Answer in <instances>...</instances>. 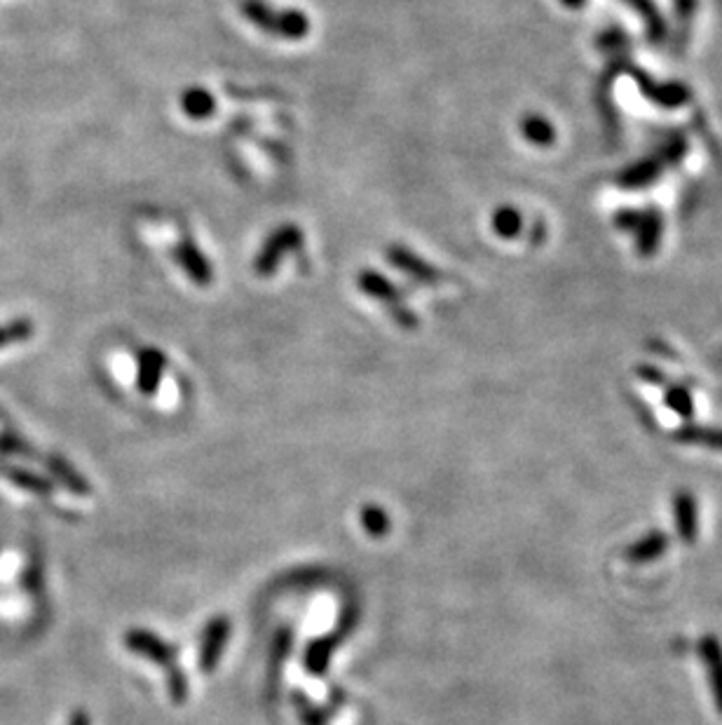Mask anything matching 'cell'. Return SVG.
<instances>
[{
    "label": "cell",
    "instance_id": "6da1fadb",
    "mask_svg": "<svg viewBox=\"0 0 722 725\" xmlns=\"http://www.w3.org/2000/svg\"><path fill=\"white\" fill-rule=\"evenodd\" d=\"M240 10L249 24H254L263 33H270L272 38L303 40L312 29L310 17L296 8L277 10L265 0H242Z\"/></svg>",
    "mask_w": 722,
    "mask_h": 725
},
{
    "label": "cell",
    "instance_id": "7a4b0ae2",
    "mask_svg": "<svg viewBox=\"0 0 722 725\" xmlns=\"http://www.w3.org/2000/svg\"><path fill=\"white\" fill-rule=\"evenodd\" d=\"M357 287L364 291L366 296L373 298V301L383 303V306L387 308V313H390V317L399 324V327H404V329L418 327V317H415L413 310L404 303V294H401V289L397 287V284H392L390 280H387L383 273H378V270H361V273L357 275Z\"/></svg>",
    "mask_w": 722,
    "mask_h": 725
},
{
    "label": "cell",
    "instance_id": "3957f363",
    "mask_svg": "<svg viewBox=\"0 0 722 725\" xmlns=\"http://www.w3.org/2000/svg\"><path fill=\"white\" fill-rule=\"evenodd\" d=\"M303 242H305V235H303V230L296 226V223H282V226H277L268 237H265L261 249H258V254L254 259L256 275H261V277L275 275L277 268L282 266L286 256L298 252V249H303Z\"/></svg>",
    "mask_w": 722,
    "mask_h": 725
},
{
    "label": "cell",
    "instance_id": "277c9868",
    "mask_svg": "<svg viewBox=\"0 0 722 725\" xmlns=\"http://www.w3.org/2000/svg\"><path fill=\"white\" fill-rule=\"evenodd\" d=\"M174 263L179 266L183 273L188 275L190 282H195L197 287H209L211 280H214V268L200 247L195 245L193 237H181L172 249Z\"/></svg>",
    "mask_w": 722,
    "mask_h": 725
},
{
    "label": "cell",
    "instance_id": "5b68a950",
    "mask_svg": "<svg viewBox=\"0 0 722 725\" xmlns=\"http://www.w3.org/2000/svg\"><path fill=\"white\" fill-rule=\"evenodd\" d=\"M167 357L160 348L146 345L136 352V388L141 395L153 397L162 383V374H165Z\"/></svg>",
    "mask_w": 722,
    "mask_h": 725
},
{
    "label": "cell",
    "instance_id": "8992f818",
    "mask_svg": "<svg viewBox=\"0 0 722 725\" xmlns=\"http://www.w3.org/2000/svg\"><path fill=\"white\" fill-rule=\"evenodd\" d=\"M387 261H390L397 270H401L406 277H411L413 282L429 284V287H432V284H439L441 280H444V275H441L439 268L429 266L422 256L411 252V249L404 245H392L390 249H387Z\"/></svg>",
    "mask_w": 722,
    "mask_h": 725
},
{
    "label": "cell",
    "instance_id": "52a82bcc",
    "mask_svg": "<svg viewBox=\"0 0 722 725\" xmlns=\"http://www.w3.org/2000/svg\"><path fill=\"white\" fill-rule=\"evenodd\" d=\"M228 636H230V620L226 618V615H219V618H214L207 625V629H204V636H202V646H200V667L202 672H214L216 664H219L221 660V653L223 648H226L228 643Z\"/></svg>",
    "mask_w": 722,
    "mask_h": 725
},
{
    "label": "cell",
    "instance_id": "ba28073f",
    "mask_svg": "<svg viewBox=\"0 0 722 725\" xmlns=\"http://www.w3.org/2000/svg\"><path fill=\"white\" fill-rule=\"evenodd\" d=\"M125 646L132 650V653H139L155 664H162V667H169L176 660V650L155 636L146 629H132V632L125 634Z\"/></svg>",
    "mask_w": 722,
    "mask_h": 725
},
{
    "label": "cell",
    "instance_id": "9c48e42d",
    "mask_svg": "<svg viewBox=\"0 0 722 725\" xmlns=\"http://www.w3.org/2000/svg\"><path fill=\"white\" fill-rule=\"evenodd\" d=\"M633 78L638 80L640 92H643L647 99L655 101V104L664 108H680L692 99L690 90L680 83H655V80L647 78L643 71H633Z\"/></svg>",
    "mask_w": 722,
    "mask_h": 725
},
{
    "label": "cell",
    "instance_id": "30bf717a",
    "mask_svg": "<svg viewBox=\"0 0 722 725\" xmlns=\"http://www.w3.org/2000/svg\"><path fill=\"white\" fill-rule=\"evenodd\" d=\"M701 662L706 667L708 686H711L713 702L722 714V643L713 634H706L699 643Z\"/></svg>",
    "mask_w": 722,
    "mask_h": 725
},
{
    "label": "cell",
    "instance_id": "8fae6325",
    "mask_svg": "<svg viewBox=\"0 0 722 725\" xmlns=\"http://www.w3.org/2000/svg\"><path fill=\"white\" fill-rule=\"evenodd\" d=\"M673 517H676V528L678 535L683 542L692 545L699 535V512H697V500L692 498V493L680 491L673 498Z\"/></svg>",
    "mask_w": 722,
    "mask_h": 725
},
{
    "label": "cell",
    "instance_id": "7c38bea8",
    "mask_svg": "<svg viewBox=\"0 0 722 725\" xmlns=\"http://www.w3.org/2000/svg\"><path fill=\"white\" fill-rule=\"evenodd\" d=\"M662 216L655 212H640L633 235H636V249L643 256H652L659 249V240H662Z\"/></svg>",
    "mask_w": 722,
    "mask_h": 725
},
{
    "label": "cell",
    "instance_id": "4fadbf2b",
    "mask_svg": "<svg viewBox=\"0 0 722 725\" xmlns=\"http://www.w3.org/2000/svg\"><path fill=\"white\" fill-rule=\"evenodd\" d=\"M666 550H669V535L664 531H652L645 538L633 542L629 550H626V559L631 564H650V561L662 557Z\"/></svg>",
    "mask_w": 722,
    "mask_h": 725
},
{
    "label": "cell",
    "instance_id": "5bb4252c",
    "mask_svg": "<svg viewBox=\"0 0 722 725\" xmlns=\"http://www.w3.org/2000/svg\"><path fill=\"white\" fill-rule=\"evenodd\" d=\"M181 104V111L186 118L190 120H207L214 115L216 111V99L214 94H211L209 90H204V87H186L181 94L179 99Z\"/></svg>",
    "mask_w": 722,
    "mask_h": 725
},
{
    "label": "cell",
    "instance_id": "9a60e30c",
    "mask_svg": "<svg viewBox=\"0 0 722 725\" xmlns=\"http://www.w3.org/2000/svg\"><path fill=\"white\" fill-rule=\"evenodd\" d=\"M345 632L347 629L340 627L333 634L326 636V639H319L308 648V655H305V667H308L312 674L315 676L326 674V669H329V662H331V655H333V648L343 641Z\"/></svg>",
    "mask_w": 722,
    "mask_h": 725
},
{
    "label": "cell",
    "instance_id": "2e32d148",
    "mask_svg": "<svg viewBox=\"0 0 722 725\" xmlns=\"http://www.w3.org/2000/svg\"><path fill=\"white\" fill-rule=\"evenodd\" d=\"M662 167H664V160H659V158H647L643 162H636V165L629 167L622 176H619V184H622V188H629V191L647 188L659 179Z\"/></svg>",
    "mask_w": 722,
    "mask_h": 725
},
{
    "label": "cell",
    "instance_id": "e0dca14e",
    "mask_svg": "<svg viewBox=\"0 0 722 725\" xmlns=\"http://www.w3.org/2000/svg\"><path fill=\"white\" fill-rule=\"evenodd\" d=\"M521 134L523 139L530 141L533 146H551L556 141V130L542 115H526L521 120Z\"/></svg>",
    "mask_w": 722,
    "mask_h": 725
},
{
    "label": "cell",
    "instance_id": "ac0fdd59",
    "mask_svg": "<svg viewBox=\"0 0 722 725\" xmlns=\"http://www.w3.org/2000/svg\"><path fill=\"white\" fill-rule=\"evenodd\" d=\"M622 3L629 5V8L636 12V15L643 17V22L647 26V33H650L652 40H662L666 33V24L662 12L652 0H622Z\"/></svg>",
    "mask_w": 722,
    "mask_h": 725
},
{
    "label": "cell",
    "instance_id": "d6986e66",
    "mask_svg": "<svg viewBox=\"0 0 722 725\" xmlns=\"http://www.w3.org/2000/svg\"><path fill=\"white\" fill-rule=\"evenodd\" d=\"M676 439L683 444H697L706 446V449L722 451V430L715 428H701V425H685L676 432Z\"/></svg>",
    "mask_w": 722,
    "mask_h": 725
},
{
    "label": "cell",
    "instance_id": "ffe728a7",
    "mask_svg": "<svg viewBox=\"0 0 722 725\" xmlns=\"http://www.w3.org/2000/svg\"><path fill=\"white\" fill-rule=\"evenodd\" d=\"M493 230L497 237H502V240H514V237H519L523 230V216L519 209H514V207L495 209Z\"/></svg>",
    "mask_w": 722,
    "mask_h": 725
},
{
    "label": "cell",
    "instance_id": "44dd1931",
    "mask_svg": "<svg viewBox=\"0 0 722 725\" xmlns=\"http://www.w3.org/2000/svg\"><path fill=\"white\" fill-rule=\"evenodd\" d=\"M361 524L376 538H383V535L390 533V517L380 507H364L361 510Z\"/></svg>",
    "mask_w": 722,
    "mask_h": 725
},
{
    "label": "cell",
    "instance_id": "7402d4cb",
    "mask_svg": "<svg viewBox=\"0 0 722 725\" xmlns=\"http://www.w3.org/2000/svg\"><path fill=\"white\" fill-rule=\"evenodd\" d=\"M666 404H669V409L673 413H678V416L683 418H690L694 411L692 397L685 388H669V392H666Z\"/></svg>",
    "mask_w": 722,
    "mask_h": 725
},
{
    "label": "cell",
    "instance_id": "603a6c76",
    "mask_svg": "<svg viewBox=\"0 0 722 725\" xmlns=\"http://www.w3.org/2000/svg\"><path fill=\"white\" fill-rule=\"evenodd\" d=\"M50 467H52V472L57 474V477L64 479V484L71 491H76V493H90V486H87V481L80 479L78 474L73 472L71 467H68L66 463H61V460H50Z\"/></svg>",
    "mask_w": 722,
    "mask_h": 725
},
{
    "label": "cell",
    "instance_id": "cb8c5ba5",
    "mask_svg": "<svg viewBox=\"0 0 722 725\" xmlns=\"http://www.w3.org/2000/svg\"><path fill=\"white\" fill-rule=\"evenodd\" d=\"M167 683H169V697H172V702L183 704L188 700V681L179 667L169 669Z\"/></svg>",
    "mask_w": 722,
    "mask_h": 725
},
{
    "label": "cell",
    "instance_id": "d4e9b609",
    "mask_svg": "<svg viewBox=\"0 0 722 725\" xmlns=\"http://www.w3.org/2000/svg\"><path fill=\"white\" fill-rule=\"evenodd\" d=\"M12 477H15L17 484H22L24 489H29L33 493H38V496H50V484H47L45 479L36 477V474H29V472H12Z\"/></svg>",
    "mask_w": 722,
    "mask_h": 725
},
{
    "label": "cell",
    "instance_id": "484cf974",
    "mask_svg": "<svg viewBox=\"0 0 722 725\" xmlns=\"http://www.w3.org/2000/svg\"><path fill=\"white\" fill-rule=\"evenodd\" d=\"M296 707H298V716H301L303 725H326V714H322L317 707H312L308 700L296 697Z\"/></svg>",
    "mask_w": 722,
    "mask_h": 725
},
{
    "label": "cell",
    "instance_id": "4316f807",
    "mask_svg": "<svg viewBox=\"0 0 722 725\" xmlns=\"http://www.w3.org/2000/svg\"><path fill=\"white\" fill-rule=\"evenodd\" d=\"M659 374H662V371H659ZM657 374V371L655 369H652V367H643V369H638V376L640 378H643V381H650V383H664V376H659Z\"/></svg>",
    "mask_w": 722,
    "mask_h": 725
},
{
    "label": "cell",
    "instance_id": "83f0119b",
    "mask_svg": "<svg viewBox=\"0 0 722 725\" xmlns=\"http://www.w3.org/2000/svg\"><path fill=\"white\" fill-rule=\"evenodd\" d=\"M71 725H90V716H87L85 711H76L71 718Z\"/></svg>",
    "mask_w": 722,
    "mask_h": 725
},
{
    "label": "cell",
    "instance_id": "f1b7e54d",
    "mask_svg": "<svg viewBox=\"0 0 722 725\" xmlns=\"http://www.w3.org/2000/svg\"><path fill=\"white\" fill-rule=\"evenodd\" d=\"M561 5H563V8H568V10H580V8H584V5H587V0H561Z\"/></svg>",
    "mask_w": 722,
    "mask_h": 725
}]
</instances>
